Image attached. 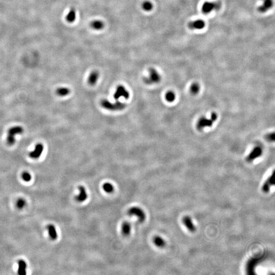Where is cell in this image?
I'll return each instance as SVG.
<instances>
[{"mask_svg": "<svg viewBox=\"0 0 275 275\" xmlns=\"http://www.w3.org/2000/svg\"><path fill=\"white\" fill-rule=\"evenodd\" d=\"M70 89L66 87H61L56 90V93L60 96H66L70 93Z\"/></svg>", "mask_w": 275, "mask_h": 275, "instance_id": "obj_21", "label": "cell"}, {"mask_svg": "<svg viewBox=\"0 0 275 275\" xmlns=\"http://www.w3.org/2000/svg\"><path fill=\"white\" fill-rule=\"evenodd\" d=\"M47 229L49 231V237L52 240H56L58 238V234L56 230V227L52 224H49L47 226Z\"/></svg>", "mask_w": 275, "mask_h": 275, "instance_id": "obj_19", "label": "cell"}, {"mask_svg": "<svg viewBox=\"0 0 275 275\" xmlns=\"http://www.w3.org/2000/svg\"><path fill=\"white\" fill-rule=\"evenodd\" d=\"M273 0H262V4L258 7L257 10L261 13H266L273 7Z\"/></svg>", "mask_w": 275, "mask_h": 275, "instance_id": "obj_10", "label": "cell"}, {"mask_svg": "<svg viewBox=\"0 0 275 275\" xmlns=\"http://www.w3.org/2000/svg\"><path fill=\"white\" fill-rule=\"evenodd\" d=\"M76 17V10L74 8H71L66 16V20L69 23H72L75 21Z\"/></svg>", "mask_w": 275, "mask_h": 275, "instance_id": "obj_15", "label": "cell"}, {"mask_svg": "<svg viewBox=\"0 0 275 275\" xmlns=\"http://www.w3.org/2000/svg\"><path fill=\"white\" fill-rule=\"evenodd\" d=\"M270 184L268 183V181L266 182L264 184L263 186L262 187V191L264 192V193H268V192L270 191Z\"/></svg>", "mask_w": 275, "mask_h": 275, "instance_id": "obj_28", "label": "cell"}, {"mask_svg": "<svg viewBox=\"0 0 275 275\" xmlns=\"http://www.w3.org/2000/svg\"><path fill=\"white\" fill-rule=\"evenodd\" d=\"M100 105L102 107L112 111H117L123 110L126 107V104L125 103H121L118 100H117L114 103H111L107 99H103L100 102Z\"/></svg>", "mask_w": 275, "mask_h": 275, "instance_id": "obj_1", "label": "cell"}, {"mask_svg": "<svg viewBox=\"0 0 275 275\" xmlns=\"http://www.w3.org/2000/svg\"><path fill=\"white\" fill-rule=\"evenodd\" d=\"M205 21L201 19L190 21L188 23V28L192 30H201L205 28Z\"/></svg>", "mask_w": 275, "mask_h": 275, "instance_id": "obj_8", "label": "cell"}, {"mask_svg": "<svg viewBox=\"0 0 275 275\" xmlns=\"http://www.w3.org/2000/svg\"><path fill=\"white\" fill-rule=\"evenodd\" d=\"M142 8L145 11H150L154 8V5L150 1H145L142 4Z\"/></svg>", "mask_w": 275, "mask_h": 275, "instance_id": "obj_22", "label": "cell"}, {"mask_svg": "<svg viewBox=\"0 0 275 275\" xmlns=\"http://www.w3.org/2000/svg\"><path fill=\"white\" fill-rule=\"evenodd\" d=\"M114 97L116 100H118L121 97L127 99L129 97V93L124 87L120 85L117 87L116 90L114 94Z\"/></svg>", "mask_w": 275, "mask_h": 275, "instance_id": "obj_7", "label": "cell"}, {"mask_svg": "<svg viewBox=\"0 0 275 275\" xmlns=\"http://www.w3.org/2000/svg\"><path fill=\"white\" fill-rule=\"evenodd\" d=\"M131 230V225L129 222H123L122 225V232L124 236H128L130 234Z\"/></svg>", "mask_w": 275, "mask_h": 275, "instance_id": "obj_18", "label": "cell"}, {"mask_svg": "<svg viewBox=\"0 0 275 275\" xmlns=\"http://www.w3.org/2000/svg\"><path fill=\"white\" fill-rule=\"evenodd\" d=\"M23 128L21 126H15L10 128L8 131L7 141V144L12 146L15 143V135L21 134L23 133Z\"/></svg>", "mask_w": 275, "mask_h": 275, "instance_id": "obj_4", "label": "cell"}, {"mask_svg": "<svg viewBox=\"0 0 275 275\" xmlns=\"http://www.w3.org/2000/svg\"><path fill=\"white\" fill-rule=\"evenodd\" d=\"M90 27L94 30H101L103 29L105 27V23L101 20H94L90 23Z\"/></svg>", "mask_w": 275, "mask_h": 275, "instance_id": "obj_17", "label": "cell"}, {"mask_svg": "<svg viewBox=\"0 0 275 275\" xmlns=\"http://www.w3.org/2000/svg\"><path fill=\"white\" fill-rule=\"evenodd\" d=\"M99 77V74L97 71H93L90 73L88 79V83L91 86L95 85L98 81Z\"/></svg>", "mask_w": 275, "mask_h": 275, "instance_id": "obj_13", "label": "cell"}, {"mask_svg": "<svg viewBox=\"0 0 275 275\" xmlns=\"http://www.w3.org/2000/svg\"><path fill=\"white\" fill-rule=\"evenodd\" d=\"M154 242L156 246L159 248L164 247L166 245L165 240L160 236H156L154 237Z\"/></svg>", "mask_w": 275, "mask_h": 275, "instance_id": "obj_20", "label": "cell"}, {"mask_svg": "<svg viewBox=\"0 0 275 275\" xmlns=\"http://www.w3.org/2000/svg\"><path fill=\"white\" fill-rule=\"evenodd\" d=\"M218 118V115L216 113H212L210 118L202 117L199 119L196 127L198 130H202L205 127H211Z\"/></svg>", "mask_w": 275, "mask_h": 275, "instance_id": "obj_2", "label": "cell"}, {"mask_svg": "<svg viewBox=\"0 0 275 275\" xmlns=\"http://www.w3.org/2000/svg\"><path fill=\"white\" fill-rule=\"evenodd\" d=\"M128 214L129 216H136L140 222L144 221L146 219V214L144 211L139 207L134 206L129 208L128 210Z\"/></svg>", "mask_w": 275, "mask_h": 275, "instance_id": "obj_6", "label": "cell"}, {"mask_svg": "<svg viewBox=\"0 0 275 275\" xmlns=\"http://www.w3.org/2000/svg\"><path fill=\"white\" fill-rule=\"evenodd\" d=\"M79 194L76 196L75 199L79 202H83L86 200L88 197V194L87 192L86 189L84 186H79Z\"/></svg>", "mask_w": 275, "mask_h": 275, "instance_id": "obj_12", "label": "cell"}, {"mask_svg": "<svg viewBox=\"0 0 275 275\" xmlns=\"http://www.w3.org/2000/svg\"><path fill=\"white\" fill-rule=\"evenodd\" d=\"M267 139L269 141H274V139H275L274 133H270L268 135H267Z\"/></svg>", "mask_w": 275, "mask_h": 275, "instance_id": "obj_30", "label": "cell"}, {"mask_svg": "<svg viewBox=\"0 0 275 275\" xmlns=\"http://www.w3.org/2000/svg\"><path fill=\"white\" fill-rule=\"evenodd\" d=\"M21 177L22 179L26 182H30L32 179L31 175L28 172H24L23 173L21 174Z\"/></svg>", "mask_w": 275, "mask_h": 275, "instance_id": "obj_27", "label": "cell"}, {"mask_svg": "<svg viewBox=\"0 0 275 275\" xmlns=\"http://www.w3.org/2000/svg\"><path fill=\"white\" fill-rule=\"evenodd\" d=\"M19 268L17 273L19 275H25L27 274L26 269L27 268V264L23 260H19L18 261Z\"/></svg>", "mask_w": 275, "mask_h": 275, "instance_id": "obj_16", "label": "cell"}, {"mask_svg": "<svg viewBox=\"0 0 275 275\" xmlns=\"http://www.w3.org/2000/svg\"><path fill=\"white\" fill-rule=\"evenodd\" d=\"M262 154V149L260 146H256L254 148L247 157L246 160L248 162H252L254 160L257 159Z\"/></svg>", "mask_w": 275, "mask_h": 275, "instance_id": "obj_9", "label": "cell"}, {"mask_svg": "<svg viewBox=\"0 0 275 275\" xmlns=\"http://www.w3.org/2000/svg\"><path fill=\"white\" fill-rule=\"evenodd\" d=\"M143 80L145 83L147 85L157 84L161 81V75L155 68H150L148 77H145Z\"/></svg>", "mask_w": 275, "mask_h": 275, "instance_id": "obj_5", "label": "cell"}, {"mask_svg": "<svg viewBox=\"0 0 275 275\" xmlns=\"http://www.w3.org/2000/svg\"><path fill=\"white\" fill-rule=\"evenodd\" d=\"M183 223L189 231L194 232L196 230V227L194 225L190 217L188 216L184 217L183 219Z\"/></svg>", "mask_w": 275, "mask_h": 275, "instance_id": "obj_14", "label": "cell"}, {"mask_svg": "<svg viewBox=\"0 0 275 275\" xmlns=\"http://www.w3.org/2000/svg\"><path fill=\"white\" fill-rule=\"evenodd\" d=\"M221 6V3L218 1H206L202 5L201 11L204 14H208L212 11L219 10Z\"/></svg>", "mask_w": 275, "mask_h": 275, "instance_id": "obj_3", "label": "cell"}, {"mask_svg": "<svg viewBox=\"0 0 275 275\" xmlns=\"http://www.w3.org/2000/svg\"><path fill=\"white\" fill-rule=\"evenodd\" d=\"M200 87L197 83H194L190 87V91L193 94H197L200 91Z\"/></svg>", "mask_w": 275, "mask_h": 275, "instance_id": "obj_25", "label": "cell"}, {"mask_svg": "<svg viewBox=\"0 0 275 275\" xmlns=\"http://www.w3.org/2000/svg\"><path fill=\"white\" fill-rule=\"evenodd\" d=\"M270 184V186H274L275 184V178H274V174L273 173V175L270 177L268 180H267Z\"/></svg>", "mask_w": 275, "mask_h": 275, "instance_id": "obj_29", "label": "cell"}, {"mask_svg": "<svg viewBox=\"0 0 275 275\" xmlns=\"http://www.w3.org/2000/svg\"><path fill=\"white\" fill-rule=\"evenodd\" d=\"M16 205L17 208H19V210H21L25 208V206H26V200L23 199V198H19L17 201Z\"/></svg>", "mask_w": 275, "mask_h": 275, "instance_id": "obj_26", "label": "cell"}, {"mask_svg": "<svg viewBox=\"0 0 275 275\" xmlns=\"http://www.w3.org/2000/svg\"><path fill=\"white\" fill-rule=\"evenodd\" d=\"M43 149V145H42L41 143H38L35 146V149L33 152H30L29 156L32 159H38L42 154Z\"/></svg>", "mask_w": 275, "mask_h": 275, "instance_id": "obj_11", "label": "cell"}, {"mask_svg": "<svg viewBox=\"0 0 275 275\" xmlns=\"http://www.w3.org/2000/svg\"><path fill=\"white\" fill-rule=\"evenodd\" d=\"M103 189L107 193H111L114 191V187L110 182H105L103 185Z\"/></svg>", "mask_w": 275, "mask_h": 275, "instance_id": "obj_23", "label": "cell"}, {"mask_svg": "<svg viewBox=\"0 0 275 275\" xmlns=\"http://www.w3.org/2000/svg\"><path fill=\"white\" fill-rule=\"evenodd\" d=\"M166 100L169 103H172L176 98V95L174 92L172 91H168L165 95Z\"/></svg>", "mask_w": 275, "mask_h": 275, "instance_id": "obj_24", "label": "cell"}]
</instances>
